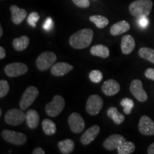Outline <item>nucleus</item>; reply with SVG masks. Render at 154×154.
<instances>
[{
	"instance_id": "nucleus-7",
	"label": "nucleus",
	"mask_w": 154,
	"mask_h": 154,
	"mask_svg": "<svg viewBox=\"0 0 154 154\" xmlns=\"http://www.w3.org/2000/svg\"><path fill=\"white\" fill-rule=\"evenodd\" d=\"M26 114L18 109H11L6 113L5 120L7 124L17 126L22 124L25 121Z\"/></svg>"
},
{
	"instance_id": "nucleus-33",
	"label": "nucleus",
	"mask_w": 154,
	"mask_h": 154,
	"mask_svg": "<svg viewBox=\"0 0 154 154\" xmlns=\"http://www.w3.org/2000/svg\"><path fill=\"white\" fill-rule=\"evenodd\" d=\"M72 2L77 7L81 8H87L90 6V2L88 0H72Z\"/></svg>"
},
{
	"instance_id": "nucleus-4",
	"label": "nucleus",
	"mask_w": 154,
	"mask_h": 154,
	"mask_svg": "<svg viewBox=\"0 0 154 154\" xmlns=\"http://www.w3.org/2000/svg\"><path fill=\"white\" fill-rule=\"evenodd\" d=\"M57 61V56L51 51H44L38 55L36 60V65L38 70L47 71L54 66Z\"/></svg>"
},
{
	"instance_id": "nucleus-3",
	"label": "nucleus",
	"mask_w": 154,
	"mask_h": 154,
	"mask_svg": "<svg viewBox=\"0 0 154 154\" xmlns=\"http://www.w3.org/2000/svg\"><path fill=\"white\" fill-rule=\"evenodd\" d=\"M65 106V100L62 96L56 95L52 101L48 103L45 106V111L50 117H56L61 113Z\"/></svg>"
},
{
	"instance_id": "nucleus-20",
	"label": "nucleus",
	"mask_w": 154,
	"mask_h": 154,
	"mask_svg": "<svg viewBox=\"0 0 154 154\" xmlns=\"http://www.w3.org/2000/svg\"><path fill=\"white\" fill-rule=\"evenodd\" d=\"M26 121L28 127L32 129H35L39 123V115L37 111L30 109L26 113Z\"/></svg>"
},
{
	"instance_id": "nucleus-14",
	"label": "nucleus",
	"mask_w": 154,
	"mask_h": 154,
	"mask_svg": "<svg viewBox=\"0 0 154 154\" xmlns=\"http://www.w3.org/2000/svg\"><path fill=\"white\" fill-rule=\"evenodd\" d=\"M100 132V127L98 125H94L88 128L85 132L83 134L81 137V143L83 145H88L95 140Z\"/></svg>"
},
{
	"instance_id": "nucleus-18",
	"label": "nucleus",
	"mask_w": 154,
	"mask_h": 154,
	"mask_svg": "<svg viewBox=\"0 0 154 154\" xmlns=\"http://www.w3.org/2000/svg\"><path fill=\"white\" fill-rule=\"evenodd\" d=\"M136 43L134 37L131 35H125L121 39V48L124 54H129L134 51Z\"/></svg>"
},
{
	"instance_id": "nucleus-36",
	"label": "nucleus",
	"mask_w": 154,
	"mask_h": 154,
	"mask_svg": "<svg viewBox=\"0 0 154 154\" xmlns=\"http://www.w3.org/2000/svg\"><path fill=\"white\" fill-rule=\"evenodd\" d=\"M145 76L149 79L154 81V69L149 68L146 70Z\"/></svg>"
},
{
	"instance_id": "nucleus-10",
	"label": "nucleus",
	"mask_w": 154,
	"mask_h": 154,
	"mask_svg": "<svg viewBox=\"0 0 154 154\" xmlns=\"http://www.w3.org/2000/svg\"><path fill=\"white\" fill-rule=\"evenodd\" d=\"M28 72V67L24 63H11L7 65L5 72L9 77H17L26 74Z\"/></svg>"
},
{
	"instance_id": "nucleus-8",
	"label": "nucleus",
	"mask_w": 154,
	"mask_h": 154,
	"mask_svg": "<svg viewBox=\"0 0 154 154\" xmlns=\"http://www.w3.org/2000/svg\"><path fill=\"white\" fill-rule=\"evenodd\" d=\"M103 105V101L101 96L93 94L88 97L86 101V109L88 114L96 116L100 112Z\"/></svg>"
},
{
	"instance_id": "nucleus-28",
	"label": "nucleus",
	"mask_w": 154,
	"mask_h": 154,
	"mask_svg": "<svg viewBox=\"0 0 154 154\" xmlns=\"http://www.w3.org/2000/svg\"><path fill=\"white\" fill-rule=\"evenodd\" d=\"M138 54L142 59H145L154 64V50L150 48L142 47L138 51Z\"/></svg>"
},
{
	"instance_id": "nucleus-34",
	"label": "nucleus",
	"mask_w": 154,
	"mask_h": 154,
	"mask_svg": "<svg viewBox=\"0 0 154 154\" xmlns=\"http://www.w3.org/2000/svg\"><path fill=\"white\" fill-rule=\"evenodd\" d=\"M148 16H142L138 17V24L141 28H146L148 25L149 24V19H148Z\"/></svg>"
},
{
	"instance_id": "nucleus-5",
	"label": "nucleus",
	"mask_w": 154,
	"mask_h": 154,
	"mask_svg": "<svg viewBox=\"0 0 154 154\" xmlns=\"http://www.w3.org/2000/svg\"><path fill=\"white\" fill-rule=\"evenodd\" d=\"M38 94H39V91L37 88L33 86H29L21 97L20 101H19L20 109L23 111L28 109L35 101L36 98L38 97Z\"/></svg>"
},
{
	"instance_id": "nucleus-12",
	"label": "nucleus",
	"mask_w": 154,
	"mask_h": 154,
	"mask_svg": "<svg viewBox=\"0 0 154 154\" xmlns=\"http://www.w3.org/2000/svg\"><path fill=\"white\" fill-rule=\"evenodd\" d=\"M138 131L145 136L154 135V122L148 116H143L138 123Z\"/></svg>"
},
{
	"instance_id": "nucleus-2",
	"label": "nucleus",
	"mask_w": 154,
	"mask_h": 154,
	"mask_svg": "<svg viewBox=\"0 0 154 154\" xmlns=\"http://www.w3.org/2000/svg\"><path fill=\"white\" fill-rule=\"evenodd\" d=\"M153 2L151 0H136L129 5V11L135 17L149 16L151 13Z\"/></svg>"
},
{
	"instance_id": "nucleus-9",
	"label": "nucleus",
	"mask_w": 154,
	"mask_h": 154,
	"mask_svg": "<svg viewBox=\"0 0 154 154\" xmlns=\"http://www.w3.org/2000/svg\"><path fill=\"white\" fill-rule=\"evenodd\" d=\"M130 91L138 101L144 102L148 99V95L143 87V83L139 79L132 81L130 85Z\"/></svg>"
},
{
	"instance_id": "nucleus-16",
	"label": "nucleus",
	"mask_w": 154,
	"mask_h": 154,
	"mask_svg": "<svg viewBox=\"0 0 154 154\" xmlns=\"http://www.w3.org/2000/svg\"><path fill=\"white\" fill-rule=\"evenodd\" d=\"M74 66L66 62H59L54 64L51 69V74L54 76H64L73 70Z\"/></svg>"
},
{
	"instance_id": "nucleus-31",
	"label": "nucleus",
	"mask_w": 154,
	"mask_h": 154,
	"mask_svg": "<svg viewBox=\"0 0 154 154\" xmlns=\"http://www.w3.org/2000/svg\"><path fill=\"white\" fill-rule=\"evenodd\" d=\"M9 91V83L6 80L0 81V97L2 99L3 97L7 96Z\"/></svg>"
},
{
	"instance_id": "nucleus-35",
	"label": "nucleus",
	"mask_w": 154,
	"mask_h": 154,
	"mask_svg": "<svg viewBox=\"0 0 154 154\" xmlns=\"http://www.w3.org/2000/svg\"><path fill=\"white\" fill-rule=\"evenodd\" d=\"M53 26H54V22H53V20L51 19V18H47L46 19V21L44 22V24H43V29L45 31H50L51 29L53 28Z\"/></svg>"
},
{
	"instance_id": "nucleus-39",
	"label": "nucleus",
	"mask_w": 154,
	"mask_h": 154,
	"mask_svg": "<svg viewBox=\"0 0 154 154\" xmlns=\"http://www.w3.org/2000/svg\"><path fill=\"white\" fill-rule=\"evenodd\" d=\"M147 153L149 154H154V143L149 146V149H148Z\"/></svg>"
},
{
	"instance_id": "nucleus-37",
	"label": "nucleus",
	"mask_w": 154,
	"mask_h": 154,
	"mask_svg": "<svg viewBox=\"0 0 154 154\" xmlns=\"http://www.w3.org/2000/svg\"><path fill=\"white\" fill-rule=\"evenodd\" d=\"M44 153H45V151H44V150L40 147L36 148V149L33 151V152H32V154H44Z\"/></svg>"
},
{
	"instance_id": "nucleus-17",
	"label": "nucleus",
	"mask_w": 154,
	"mask_h": 154,
	"mask_svg": "<svg viewBox=\"0 0 154 154\" xmlns=\"http://www.w3.org/2000/svg\"><path fill=\"white\" fill-rule=\"evenodd\" d=\"M11 13V21L14 24H20L26 19L27 12L24 9H21L17 5H11L10 7Z\"/></svg>"
},
{
	"instance_id": "nucleus-23",
	"label": "nucleus",
	"mask_w": 154,
	"mask_h": 154,
	"mask_svg": "<svg viewBox=\"0 0 154 154\" xmlns=\"http://www.w3.org/2000/svg\"><path fill=\"white\" fill-rule=\"evenodd\" d=\"M29 38L27 36H22L13 40V47L17 51H23L28 47L29 44Z\"/></svg>"
},
{
	"instance_id": "nucleus-11",
	"label": "nucleus",
	"mask_w": 154,
	"mask_h": 154,
	"mask_svg": "<svg viewBox=\"0 0 154 154\" xmlns=\"http://www.w3.org/2000/svg\"><path fill=\"white\" fill-rule=\"evenodd\" d=\"M68 123L72 132L80 134L85 128V121L79 113L74 112L69 116Z\"/></svg>"
},
{
	"instance_id": "nucleus-1",
	"label": "nucleus",
	"mask_w": 154,
	"mask_h": 154,
	"mask_svg": "<svg viewBox=\"0 0 154 154\" xmlns=\"http://www.w3.org/2000/svg\"><path fill=\"white\" fill-rule=\"evenodd\" d=\"M93 37L94 32L91 29H83L75 32L70 36L69 44L74 49H85L91 44Z\"/></svg>"
},
{
	"instance_id": "nucleus-25",
	"label": "nucleus",
	"mask_w": 154,
	"mask_h": 154,
	"mask_svg": "<svg viewBox=\"0 0 154 154\" xmlns=\"http://www.w3.org/2000/svg\"><path fill=\"white\" fill-rule=\"evenodd\" d=\"M42 128L44 134L47 136H51L57 132V126L53 121L49 119H46L42 121Z\"/></svg>"
},
{
	"instance_id": "nucleus-19",
	"label": "nucleus",
	"mask_w": 154,
	"mask_h": 154,
	"mask_svg": "<svg viewBox=\"0 0 154 154\" xmlns=\"http://www.w3.org/2000/svg\"><path fill=\"white\" fill-rule=\"evenodd\" d=\"M130 24L126 21L122 20L116 23L111 26L110 29L111 34L113 36H118L128 32L130 29Z\"/></svg>"
},
{
	"instance_id": "nucleus-41",
	"label": "nucleus",
	"mask_w": 154,
	"mask_h": 154,
	"mask_svg": "<svg viewBox=\"0 0 154 154\" xmlns=\"http://www.w3.org/2000/svg\"><path fill=\"white\" fill-rule=\"evenodd\" d=\"M2 116V110L0 109V116Z\"/></svg>"
},
{
	"instance_id": "nucleus-21",
	"label": "nucleus",
	"mask_w": 154,
	"mask_h": 154,
	"mask_svg": "<svg viewBox=\"0 0 154 154\" xmlns=\"http://www.w3.org/2000/svg\"><path fill=\"white\" fill-rule=\"evenodd\" d=\"M90 52L93 56L106 59L110 55L109 49L103 44H97L91 47Z\"/></svg>"
},
{
	"instance_id": "nucleus-27",
	"label": "nucleus",
	"mask_w": 154,
	"mask_h": 154,
	"mask_svg": "<svg viewBox=\"0 0 154 154\" xmlns=\"http://www.w3.org/2000/svg\"><path fill=\"white\" fill-rule=\"evenodd\" d=\"M89 19L99 29L106 27L109 23V19L106 17L101 16V15H93L89 17Z\"/></svg>"
},
{
	"instance_id": "nucleus-6",
	"label": "nucleus",
	"mask_w": 154,
	"mask_h": 154,
	"mask_svg": "<svg viewBox=\"0 0 154 154\" xmlns=\"http://www.w3.org/2000/svg\"><path fill=\"white\" fill-rule=\"evenodd\" d=\"M2 137L6 141L14 145H23L26 142L27 137L23 133L14 131L11 130H3L2 132Z\"/></svg>"
},
{
	"instance_id": "nucleus-40",
	"label": "nucleus",
	"mask_w": 154,
	"mask_h": 154,
	"mask_svg": "<svg viewBox=\"0 0 154 154\" xmlns=\"http://www.w3.org/2000/svg\"><path fill=\"white\" fill-rule=\"evenodd\" d=\"M2 34H3V29H2V26H0V37H2Z\"/></svg>"
},
{
	"instance_id": "nucleus-32",
	"label": "nucleus",
	"mask_w": 154,
	"mask_h": 154,
	"mask_svg": "<svg viewBox=\"0 0 154 154\" xmlns=\"http://www.w3.org/2000/svg\"><path fill=\"white\" fill-rule=\"evenodd\" d=\"M38 19H39V15L38 14L37 12L34 11V12H32L29 15L27 18V22L30 26L35 27L36 22H38Z\"/></svg>"
},
{
	"instance_id": "nucleus-29",
	"label": "nucleus",
	"mask_w": 154,
	"mask_h": 154,
	"mask_svg": "<svg viewBox=\"0 0 154 154\" xmlns=\"http://www.w3.org/2000/svg\"><path fill=\"white\" fill-rule=\"evenodd\" d=\"M121 106L124 108V112L125 114L129 115L134 107V102L129 98H124L121 100Z\"/></svg>"
},
{
	"instance_id": "nucleus-38",
	"label": "nucleus",
	"mask_w": 154,
	"mask_h": 154,
	"mask_svg": "<svg viewBox=\"0 0 154 154\" xmlns=\"http://www.w3.org/2000/svg\"><path fill=\"white\" fill-rule=\"evenodd\" d=\"M6 57V51L3 47H0V59H5Z\"/></svg>"
},
{
	"instance_id": "nucleus-30",
	"label": "nucleus",
	"mask_w": 154,
	"mask_h": 154,
	"mask_svg": "<svg viewBox=\"0 0 154 154\" xmlns=\"http://www.w3.org/2000/svg\"><path fill=\"white\" fill-rule=\"evenodd\" d=\"M88 77L92 82L98 84L101 82L102 79H103V74L99 70H93L89 73Z\"/></svg>"
},
{
	"instance_id": "nucleus-13",
	"label": "nucleus",
	"mask_w": 154,
	"mask_h": 154,
	"mask_svg": "<svg viewBox=\"0 0 154 154\" xmlns=\"http://www.w3.org/2000/svg\"><path fill=\"white\" fill-rule=\"evenodd\" d=\"M125 140L126 138L122 135L112 134L103 141V146L109 151H113L118 149L119 146Z\"/></svg>"
},
{
	"instance_id": "nucleus-22",
	"label": "nucleus",
	"mask_w": 154,
	"mask_h": 154,
	"mask_svg": "<svg viewBox=\"0 0 154 154\" xmlns=\"http://www.w3.org/2000/svg\"><path fill=\"white\" fill-rule=\"evenodd\" d=\"M58 147H59L61 153L69 154L74 151L75 143L73 140L66 138V139L59 141L58 143Z\"/></svg>"
},
{
	"instance_id": "nucleus-26",
	"label": "nucleus",
	"mask_w": 154,
	"mask_h": 154,
	"mask_svg": "<svg viewBox=\"0 0 154 154\" xmlns=\"http://www.w3.org/2000/svg\"><path fill=\"white\" fill-rule=\"evenodd\" d=\"M136 149V146L131 141H125L123 142L117 149L119 154H130L134 153Z\"/></svg>"
},
{
	"instance_id": "nucleus-15",
	"label": "nucleus",
	"mask_w": 154,
	"mask_h": 154,
	"mask_svg": "<svg viewBox=\"0 0 154 154\" xmlns=\"http://www.w3.org/2000/svg\"><path fill=\"white\" fill-rule=\"evenodd\" d=\"M101 89L105 95L111 96L116 95L120 91L121 86L116 81L109 79L103 83L101 86Z\"/></svg>"
},
{
	"instance_id": "nucleus-24",
	"label": "nucleus",
	"mask_w": 154,
	"mask_h": 154,
	"mask_svg": "<svg viewBox=\"0 0 154 154\" xmlns=\"http://www.w3.org/2000/svg\"><path fill=\"white\" fill-rule=\"evenodd\" d=\"M107 116L116 124H121L125 120V116L116 107H110L107 111Z\"/></svg>"
}]
</instances>
